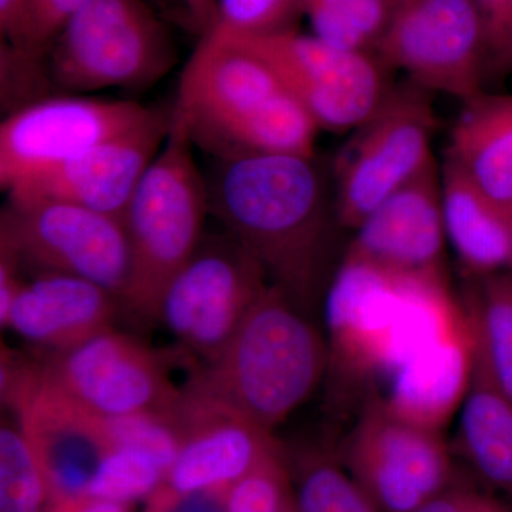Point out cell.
<instances>
[{
	"mask_svg": "<svg viewBox=\"0 0 512 512\" xmlns=\"http://www.w3.org/2000/svg\"><path fill=\"white\" fill-rule=\"evenodd\" d=\"M315 157L235 153L207 180L210 212L264 269L269 284L312 313L326 293L335 202Z\"/></svg>",
	"mask_w": 512,
	"mask_h": 512,
	"instance_id": "6da1fadb",
	"label": "cell"
},
{
	"mask_svg": "<svg viewBox=\"0 0 512 512\" xmlns=\"http://www.w3.org/2000/svg\"><path fill=\"white\" fill-rule=\"evenodd\" d=\"M174 109L194 144L235 153L315 157L319 127L271 67L232 37L210 29L185 64Z\"/></svg>",
	"mask_w": 512,
	"mask_h": 512,
	"instance_id": "7a4b0ae2",
	"label": "cell"
},
{
	"mask_svg": "<svg viewBox=\"0 0 512 512\" xmlns=\"http://www.w3.org/2000/svg\"><path fill=\"white\" fill-rule=\"evenodd\" d=\"M328 367V340L311 313L269 284L220 355L185 387L274 431L312 396Z\"/></svg>",
	"mask_w": 512,
	"mask_h": 512,
	"instance_id": "3957f363",
	"label": "cell"
},
{
	"mask_svg": "<svg viewBox=\"0 0 512 512\" xmlns=\"http://www.w3.org/2000/svg\"><path fill=\"white\" fill-rule=\"evenodd\" d=\"M458 322L447 275L394 274L343 258L325 293L329 367L357 380L386 379Z\"/></svg>",
	"mask_w": 512,
	"mask_h": 512,
	"instance_id": "277c9868",
	"label": "cell"
},
{
	"mask_svg": "<svg viewBox=\"0 0 512 512\" xmlns=\"http://www.w3.org/2000/svg\"><path fill=\"white\" fill-rule=\"evenodd\" d=\"M194 146L187 124L173 107L167 140L124 215L131 276L121 303L143 318L156 319L164 289L205 237L210 192Z\"/></svg>",
	"mask_w": 512,
	"mask_h": 512,
	"instance_id": "5b68a950",
	"label": "cell"
},
{
	"mask_svg": "<svg viewBox=\"0 0 512 512\" xmlns=\"http://www.w3.org/2000/svg\"><path fill=\"white\" fill-rule=\"evenodd\" d=\"M43 59L50 86L76 96L153 86L174 66L175 47L148 0H87Z\"/></svg>",
	"mask_w": 512,
	"mask_h": 512,
	"instance_id": "8992f818",
	"label": "cell"
},
{
	"mask_svg": "<svg viewBox=\"0 0 512 512\" xmlns=\"http://www.w3.org/2000/svg\"><path fill=\"white\" fill-rule=\"evenodd\" d=\"M427 90L393 86L375 113L350 131L333 160L335 211L355 231L390 195L433 163L436 113Z\"/></svg>",
	"mask_w": 512,
	"mask_h": 512,
	"instance_id": "52a82bcc",
	"label": "cell"
},
{
	"mask_svg": "<svg viewBox=\"0 0 512 512\" xmlns=\"http://www.w3.org/2000/svg\"><path fill=\"white\" fill-rule=\"evenodd\" d=\"M0 248L19 265L86 279L120 302L130 284L124 221L82 205L8 198L0 218Z\"/></svg>",
	"mask_w": 512,
	"mask_h": 512,
	"instance_id": "ba28073f",
	"label": "cell"
},
{
	"mask_svg": "<svg viewBox=\"0 0 512 512\" xmlns=\"http://www.w3.org/2000/svg\"><path fill=\"white\" fill-rule=\"evenodd\" d=\"M229 37L271 67L319 130L350 133L375 113L393 87L379 57L336 49L313 35L286 29Z\"/></svg>",
	"mask_w": 512,
	"mask_h": 512,
	"instance_id": "9c48e42d",
	"label": "cell"
},
{
	"mask_svg": "<svg viewBox=\"0 0 512 512\" xmlns=\"http://www.w3.org/2000/svg\"><path fill=\"white\" fill-rule=\"evenodd\" d=\"M375 52L429 93L467 101L484 92L487 46L474 0H394Z\"/></svg>",
	"mask_w": 512,
	"mask_h": 512,
	"instance_id": "30bf717a",
	"label": "cell"
},
{
	"mask_svg": "<svg viewBox=\"0 0 512 512\" xmlns=\"http://www.w3.org/2000/svg\"><path fill=\"white\" fill-rule=\"evenodd\" d=\"M342 464L379 512H416L454 484L441 431L403 419L380 396L363 407Z\"/></svg>",
	"mask_w": 512,
	"mask_h": 512,
	"instance_id": "8fae6325",
	"label": "cell"
},
{
	"mask_svg": "<svg viewBox=\"0 0 512 512\" xmlns=\"http://www.w3.org/2000/svg\"><path fill=\"white\" fill-rule=\"evenodd\" d=\"M2 400L35 450L50 501L87 497L94 473L111 450L103 417L84 409L43 375L40 362L12 355L0 366Z\"/></svg>",
	"mask_w": 512,
	"mask_h": 512,
	"instance_id": "7c38bea8",
	"label": "cell"
},
{
	"mask_svg": "<svg viewBox=\"0 0 512 512\" xmlns=\"http://www.w3.org/2000/svg\"><path fill=\"white\" fill-rule=\"evenodd\" d=\"M268 285L262 266L231 235L204 237L164 289L156 319L208 363L227 346Z\"/></svg>",
	"mask_w": 512,
	"mask_h": 512,
	"instance_id": "4fadbf2b",
	"label": "cell"
},
{
	"mask_svg": "<svg viewBox=\"0 0 512 512\" xmlns=\"http://www.w3.org/2000/svg\"><path fill=\"white\" fill-rule=\"evenodd\" d=\"M154 109L136 101L62 94L12 111L0 126V187L9 191L69 163L143 123Z\"/></svg>",
	"mask_w": 512,
	"mask_h": 512,
	"instance_id": "5bb4252c",
	"label": "cell"
},
{
	"mask_svg": "<svg viewBox=\"0 0 512 512\" xmlns=\"http://www.w3.org/2000/svg\"><path fill=\"white\" fill-rule=\"evenodd\" d=\"M40 367L53 386L100 417L175 416L183 400L184 389L171 383L164 360L113 328L76 348L49 352Z\"/></svg>",
	"mask_w": 512,
	"mask_h": 512,
	"instance_id": "9a60e30c",
	"label": "cell"
},
{
	"mask_svg": "<svg viewBox=\"0 0 512 512\" xmlns=\"http://www.w3.org/2000/svg\"><path fill=\"white\" fill-rule=\"evenodd\" d=\"M173 109H154L143 123L69 163L6 191L13 200L82 205L124 221L128 204L170 133Z\"/></svg>",
	"mask_w": 512,
	"mask_h": 512,
	"instance_id": "2e32d148",
	"label": "cell"
},
{
	"mask_svg": "<svg viewBox=\"0 0 512 512\" xmlns=\"http://www.w3.org/2000/svg\"><path fill=\"white\" fill-rule=\"evenodd\" d=\"M184 440L161 490H231L284 448L272 431L184 387L178 409Z\"/></svg>",
	"mask_w": 512,
	"mask_h": 512,
	"instance_id": "e0dca14e",
	"label": "cell"
},
{
	"mask_svg": "<svg viewBox=\"0 0 512 512\" xmlns=\"http://www.w3.org/2000/svg\"><path fill=\"white\" fill-rule=\"evenodd\" d=\"M343 258L404 275H447L441 171L433 161L355 229Z\"/></svg>",
	"mask_w": 512,
	"mask_h": 512,
	"instance_id": "ac0fdd59",
	"label": "cell"
},
{
	"mask_svg": "<svg viewBox=\"0 0 512 512\" xmlns=\"http://www.w3.org/2000/svg\"><path fill=\"white\" fill-rule=\"evenodd\" d=\"M117 302L86 279L39 272L20 286L5 328L49 352H64L111 329Z\"/></svg>",
	"mask_w": 512,
	"mask_h": 512,
	"instance_id": "d6986e66",
	"label": "cell"
},
{
	"mask_svg": "<svg viewBox=\"0 0 512 512\" xmlns=\"http://www.w3.org/2000/svg\"><path fill=\"white\" fill-rule=\"evenodd\" d=\"M473 363L467 323L466 328L407 357L384 379L387 393L380 397L403 419L441 431L463 404Z\"/></svg>",
	"mask_w": 512,
	"mask_h": 512,
	"instance_id": "ffe728a7",
	"label": "cell"
},
{
	"mask_svg": "<svg viewBox=\"0 0 512 512\" xmlns=\"http://www.w3.org/2000/svg\"><path fill=\"white\" fill-rule=\"evenodd\" d=\"M440 171L447 241L466 278L511 271L512 210L487 197L447 158Z\"/></svg>",
	"mask_w": 512,
	"mask_h": 512,
	"instance_id": "44dd1931",
	"label": "cell"
},
{
	"mask_svg": "<svg viewBox=\"0 0 512 512\" xmlns=\"http://www.w3.org/2000/svg\"><path fill=\"white\" fill-rule=\"evenodd\" d=\"M444 158L512 210V94L483 92L463 101Z\"/></svg>",
	"mask_w": 512,
	"mask_h": 512,
	"instance_id": "7402d4cb",
	"label": "cell"
},
{
	"mask_svg": "<svg viewBox=\"0 0 512 512\" xmlns=\"http://www.w3.org/2000/svg\"><path fill=\"white\" fill-rule=\"evenodd\" d=\"M456 440L474 470L512 505V402L476 362L458 410Z\"/></svg>",
	"mask_w": 512,
	"mask_h": 512,
	"instance_id": "603a6c76",
	"label": "cell"
},
{
	"mask_svg": "<svg viewBox=\"0 0 512 512\" xmlns=\"http://www.w3.org/2000/svg\"><path fill=\"white\" fill-rule=\"evenodd\" d=\"M461 306L474 362L512 402V272L466 278Z\"/></svg>",
	"mask_w": 512,
	"mask_h": 512,
	"instance_id": "cb8c5ba5",
	"label": "cell"
},
{
	"mask_svg": "<svg viewBox=\"0 0 512 512\" xmlns=\"http://www.w3.org/2000/svg\"><path fill=\"white\" fill-rule=\"evenodd\" d=\"M286 463L296 512H379L338 458L311 450Z\"/></svg>",
	"mask_w": 512,
	"mask_h": 512,
	"instance_id": "d4e9b609",
	"label": "cell"
},
{
	"mask_svg": "<svg viewBox=\"0 0 512 512\" xmlns=\"http://www.w3.org/2000/svg\"><path fill=\"white\" fill-rule=\"evenodd\" d=\"M394 0H301L313 36L348 52L375 50L392 18Z\"/></svg>",
	"mask_w": 512,
	"mask_h": 512,
	"instance_id": "484cf974",
	"label": "cell"
},
{
	"mask_svg": "<svg viewBox=\"0 0 512 512\" xmlns=\"http://www.w3.org/2000/svg\"><path fill=\"white\" fill-rule=\"evenodd\" d=\"M50 494L45 471L18 424L0 429V512H43Z\"/></svg>",
	"mask_w": 512,
	"mask_h": 512,
	"instance_id": "4316f807",
	"label": "cell"
},
{
	"mask_svg": "<svg viewBox=\"0 0 512 512\" xmlns=\"http://www.w3.org/2000/svg\"><path fill=\"white\" fill-rule=\"evenodd\" d=\"M167 473L164 464L146 451L113 448L97 467L87 497L131 504L156 493Z\"/></svg>",
	"mask_w": 512,
	"mask_h": 512,
	"instance_id": "83f0119b",
	"label": "cell"
},
{
	"mask_svg": "<svg viewBox=\"0 0 512 512\" xmlns=\"http://www.w3.org/2000/svg\"><path fill=\"white\" fill-rule=\"evenodd\" d=\"M103 419L111 450L128 447L146 451L170 471L184 440L177 414L134 413Z\"/></svg>",
	"mask_w": 512,
	"mask_h": 512,
	"instance_id": "f1b7e54d",
	"label": "cell"
},
{
	"mask_svg": "<svg viewBox=\"0 0 512 512\" xmlns=\"http://www.w3.org/2000/svg\"><path fill=\"white\" fill-rule=\"evenodd\" d=\"M292 503V478L282 450L231 487L227 512H285Z\"/></svg>",
	"mask_w": 512,
	"mask_h": 512,
	"instance_id": "f546056e",
	"label": "cell"
},
{
	"mask_svg": "<svg viewBox=\"0 0 512 512\" xmlns=\"http://www.w3.org/2000/svg\"><path fill=\"white\" fill-rule=\"evenodd\" d=\"M298 13L301 0H217L211 29L235 37L269 35L292 29Z\"/></svg>",
	"mask_w": 512,
	"mask_h": 512,
	"instance_id": "4dcf8cb0",
	"label": "cell"
},
{
	"mask_svg": "<svg viewBox=\"0 0 512 512\" xmlns=\"http://www.w3.org/2000/svg\"><path fill=\"white\" fill-rule=\"evenodd\" d=\"M483 19L488 76L512 73V0H474Z\"/></svg>",
	"mask_w": 512,
	"mask_h": 512,
	"instance_id": "1f68e13d",
	"label": "cell"
},
{
	"mask_svg": "<svg viewBox=\"0 0 512 512\" xmlns=\"http://www.w3.org/2000/svg\"><path fill=\"white\" fill-rule=\"evenodd\" d=\"M87 0H28L26 10V50L45 53Z\"/></svg>",
	"mask_w": 512,
	"mask_h": 512,
	"instance_id": "d6a6232c",
	"label": "cell"
},
{
	"mask_svg": "<svg viewBox=\"0 0 512 512\" xmlns=\"http://www.w3.org/2000/svg\"><path fill=\"white\" fill-rule=\"evenodd\" d=\"M416 512H512V505L477 488L451 484Z\"/></svg>",
	"mask_w": 512,
	"mask_h": 512,
	"instance_id": "836d02e7",
	"label": "cell"
},
{
	"mask_svg": "<svg viewBox=\"0 0 512 512\" xmlns=\"http://www.w3.org/2000/svg\"><path fill=\"white\" fill-rule=\"evenodd\" d=\"M229 490L171 494L158 488L151 495L148 508L154 512H227Z\"/></svg>",
	"mask_w": 512,
	"mask_h": 512,
	"instance_id": "e575fe53",
	"label": "cell"
},
{
	"mask_svg": "<svg viewBox=\"0 0 512 512\" xmlns=\"http://www.w3.org/2000/svg\"><path fill=\"white\" fill-rule=\"evenodd\" d=\"M28 0H0V30L6 45L26 50Z\"/></svg>",
	"mask_w": 512,
	"mask_h": 512,
	"instance_id": "d590c367",
	"label": "cell"
},
{
	"mask_svg": "<svg viewBox=\"0 0 512 512\" xmlns=\"http://www.w3.org/2000/svg\"><path fill=\"white\" fill-rule=\"evenodd\" d=\"M19 264L15 256L6 249L0 248V323L5 328L8 322L10 309L15 302L20 286L23 282L19 281Z\"/></svg>",
	"mask_w": 512,
	"mask_h": 512,
	"instance_id": "8d00e7d4",
	"label": "cell"
},
{
	"mask_svg": "<svg viewBox=\"0 0 512 512\" xmlns=\"http://www.w3.org/2000/svg\"><path fill=\"white\" fill-rule=\"evenodd\" d=\"M43 512H130V504L82 497L76 498V500L49 503Z\"/></svg>",
	"mask_w": 512,
	"mask_h": 512,
	"instance_id": "74e56055",
	"label": "cell"
},
{
	"mask_svg": "<svg viewBox=\"0 0 512 512\" xmlns=\"http://www.w3.org/2000/svg\"><path fill=\"white\" fill-rule=\"evenodd\" d=\"M188 18L202 32H207L214 25L217 15V0H183Z\"/></svg>",
	"mask_w": 512,
	"mask_h": 512,
	"instance_id": "f35d334b",
	"label": "cell"
},
{
	"mask_svg": "<svg viewBox=\"0 0 512 512\" xmlns=\"http://www.w3.org/2000/svg\"><path fill=\"white\" fill-rule=\"evenodd\" d=\"M285 512H296L295 504L292 503L291 505H289L288 510H286Z\"/></svg>",
	"mask_w": 512,
	"mask_h": 512,
	"instance_id": "ab89813d",
	"label": "cell"
},
{
	"mask_svg": "<svg viewBox=\"0 0 512 512\" xmlns=\"http://www.w3.org/2000/svg\"><path fill=\"white\" fill-rule=\"evenodd\" d=\"M156 2H158V3H168V2H170V0H156ZM180 2L183 3V6H184L183 0H180Z\"/></svg>",
	"mask_w": 512,
	"mask_h": 512,
	"instance_id": "60d3db41",
	"label": "cell"
},
{
	"mask_svg": "<svg viewBox=\"0 0 512 512\" xmlns=\"http://www.w3.org/2000/svg\"><path fill=\"white\" fill-rule=\"evenodd\" d=\"M147 512H154L153 510H150V508H148Z\"/></svg>",
	"mask_w": 512,
	"mask_h": 512,
	"instance_id": "b9f144b4",
	"label": "cell"
},
{
	"mask_svg": "<svg viewBox=\"0 0 512 512\" xmlns=\"http://www.w3.org/2000/svg\"><path fill=\"white\" fill-rule=\"evenodd\" d=\"M510 272H512V266H511V271Z\"/></svg>",
	"mask_w": 512,
	"mask_h": 512,
	"instance_id": "7bdbcfd3",
	"label": "cell"
}]
</instances>
